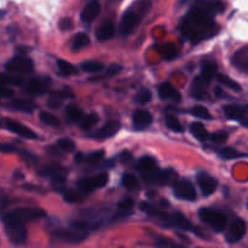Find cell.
Wrapping results in <instances>:
<instances>
[{
    "instance_id": "cell-50",
    "label": "cell",
    "mask_w": 248,
    "mask_h": 248,
    "mask_svg": "<svg viewBox=\"0 0 248 248\" xmlns=\"http://www.w3.org/2000/svg\"><path fill=\"white\" fill-rule=\"evenodd\" d=\"M103 157H104V152L103 150H98V152H93V153H91L90 155H87L86 161L89 162V164L97 165L102 161V159H103Z\"/></svg>"
},
{
    "instance_id": "cell-24",
    "label": "cell",
    "mask_w": 248,
    "mask_h": 248,
    "mask_svg": "<svg viewBox=\"0 0 248 248\" xmlns=\"http://www.w3.org/2000/svg\"><path fill=\"white\" fill-rule=\"evenodd\" d=\"M120 130V123L115 120H111L109 123H107L106 125L102 128H99L98 132L96 133V137L98 140H106V138L113 137L115 133L119 132Z\"/></svg>"
},
{
    "instance_id": "cell-31",
    "label": "cell",
    "mask_w": 248,
    "mask_h": 248,
    "mask_svg": "<svg viewBox=\"0 0 248 248\" xmlns=\"http://www.w3.org/2000/svg\"><path fill=\"white\" fill-rule=\"evenodd\" d=\"M89 44H90V38L86 33H78L77 35L74 36V39H73L72 48L74 51L81 50L82 47L87 46Z\"/></svg>"
},
{
    "instance_id": "cell-55",
    "label": "cell",
    "mask_w": 248,
    "mask_h": 248,
    "mask_svg": "<svg viewBox=\"0 0 248 248\" xmlns=\"http://www.w3.org/2000/svg\"><path fill=\"white\" fill-rule=\"evenodd\" d=\"M47 104L51 107V108H60V107L62 106V103H61V102L53 101V99H50Z\"/></svg>"
},
{
    "instance_id": "cell-28",
    "label": "cell",
    "mask_w": 248,
    "mask_h": 248,
    "mask_svg": "<svg viewBox=\"0 0 248 248\" xmlns=\"http://www.w3.org/2000/svg\"><path fill=\"white\" fill-rule=\"evenodd\" d=\"M0 84L6 85V86H9V85H12V86H22L24 84V79L18 77V75L0 73Z\"/></svg>"
},
{
    "instance_id": "cell-25",
    "label": "cell",
    "mask_w": 248,
    "mask_h": 248,
    "mask_svg": "<svg viewBox=\"0 0 248 248\" xmlns=\"http://www.w3.org/2000/svg\"><path fill=\"white\" fill-rule=\"evenodd\" d=\"M114 33H115V27H114L113 22L106 21L99 26L98 31H97V39L99 41L109 40L113 38Z\"/></svg>"
},
{
    "instance_id": "cell-8",
    "label": "cell",
    "mask_w": 248,
    "mask_h": 248,
    "mask_svg": "<svg viewBox=\"0 0 248 248\" xmlns=\"http://www.w3.org/2000/svg\"><path fill=\"white\" fill-rule=\"evenodd\" d=\"M173 194L177 199L184 201H195L196 190L193 183L188 179H181L176 183L173 188Z\"/></svg>"
},
{
    "instance_id": "cell-6",
    "label": "cell",
    "mask_w": 248,
    "mask_h": 248,
    "mask_svg": "<svg viewBox=\"0 0 248 248\" xmlns=\"http://www.w3.org/2000/svg\"><path fill=\"white\" fill-rule=\"evenodd\" d=\"M109 181V176L106 172H102V173L97 174L94 177H87V178L80 179L78 186H79V190H81L82 193L89 194L91 191L96 190V189L103 188L107 186Z\"/></svg>"
},
{
    "instance_id": "cell-35",
    "label": "cell",
    "mask_w": 248,
    "mask_h": 248,
    "mask_svg": "<svg viewBox=\"0 0 248 248\" xmlns=\"http://www.w3.org/2000/svg\"><path fill=\"white\" fill-rule=\"evenodd\" d=\"M85 193H82L81 190H74V189H69V190H65L64 194H63V199L64 201L69 203L79 202L84 199Z\"/></svg>"
},
{
    "instance_id": "cell-44",
    "label": "cell",
    "mask_w": 248,
    "mask_h": 248,
    "mask_svg": "<svg viewBox=\"0 0 248 248\" xmlns=\"http://www.w3.org/2000/svg\"><path fill=\"white\" fill-rule=\"evenodd\" d=\"M152 98L153 94L148 89H142L137 94H136V102H137L138 104H142V106L143 104L149 103V102L152 101Z\"/></svg>"
},
{
    "instance_id": "cell-37",
    "label": "cell",
    "mask_w": 248,
    "mask_h": 248,
    "mask_svg": "<svg viewBox=\"0 0 248 248\" xmlns=\"http://www.w3.org/2000/svg\"><path fill=\"white\" fill-rule=\"evenodd\" d=\"M165 123H166V126L170 128L171 131H173V132H183V126H182L181 121L178 120V118L174 115H166V118H165Z\"/></svg>"
},
{
    "instance_id": "cell-40",
    "label": "cell",
    "mask_w": 248,
    "mask_h": 248,
    "mask_svg": "<svg viewBox=\"0 0 248 248\" xmlns=\"http://www.w3.org/2000/svg\"><path fill=\"white\" fill-rule=\"evenodd\" d=\"M218 153H219L220 157H223V159H227V160L239 159V157L246 156L244 153L237 152V150L234 149V148H223V149L219 150Z\"/></svg>"
},
{
    "instance_id": "cell-32",
    "label": "cell",
    "mask_w": 248,
    "mask_h": 248,
    "mask_svg": "<svg viewBox=\"0 0 248 248\" xmlns=\"http://www.w3.org/2000/svg\"><path fill=\"white\" fill-rule=\"evenodd\" d=\"M216 79H217V81L219 82L220 85H223V86L229 87V89L234 90V91H241V86H240V85L237 84V82L235 81V80H232V78L228 77V75H225V74H217Z\"/></svg>"
},
{
    "instance_id": "cell-52",
    "label": "cell",
    "mask_w": 248,
    "mask_h": 248,
    "mask_svg": "<svg viewBox=\"0 0 248 248\" xmlns=\"http://www.w3.org/2000/svg\"><path fill=\"white\" fill-rule=\"evenodd\" d=\"M58 27L62 31H70L73 28V21L70 18H62L58 23Z\"/></svg>"
},
{
    "instance_id": "cell-36",
    "label": "cell",
    "mask_w": 248,
    "mask_h": 248,
    "mask_svg": "<svg viewBox=\"0 0 248 248\" xmlns=\"http://www.w3.org/2000/svg\"><path fill=\"white\" fill-rule=\"evenodd\" d=\"M58 70H60V74L62 75H75L78 73V69L72 64V63L67 62L64 60H58L57 61Z\"/></svg>"
},
{
    "instance_id": "cell-3",
    "label": "cell",
    "mask_w": 248,
    "mask_h": 248,
    "mask_svg": "<svg viewBox=\"0 0 248 248\" xmlns=\"http://www.w3.org/2000/svg\"><path fill=\"white\" fill-rule=\"evenodd\" d=\"M199 217L217 232H222L227 228V216L215 208H201L199 211Z\"/></svg>"
},
{
    "instance_id": "cell-42",
    "label": "cell",
    "mask_w": 248,
    "mask_h": 248,
    "mask_svg": "<svg viewBox=\"0 0 248 248\" xmlns=\"http://www.w3.org/2000/svg\"><path fill=\"white\" fill-rule=\"evenodd\" d=\"M191 114H193L194 116H196V118L205 119V120H211V119H212L210 110L203 106L194 107V108L191 109Z\"/></svg>"
},
{
    "instance_id": "cell-15",
    "label": "cell",
    "mask_w": 248,
    "mask_h": 248,
    "mask_svg": "<svg viewBox=\"0 0 248 248\" xmlns=\"http://www.w3.org/2000/svg\"><path fill=\"white\" fill-rule=\"evenodd\" d=\"M198 179V184L200 186L201 191L205 196H210L217 190V181H216L213 177H211L210 174H207L206 172H200L196 177Z\"/></svg>"
},
{
    "instance_id": "cell-12",
    "label": "cell",
    "mask_w": 248,
    "mask_h": 248,
    "mask_svg": "<svg viewBox=\"0 0 248 248\" xmlns=\"http://www.w3.org/2000/svg\"><path fill=\"white\" fill-rule=\"evenodd\" d=\"M50 84L51 80L48 78H34L26 84V91L34 96L44 94L50 90Z\"/></svg>"
},
{
    "instance_id": "cell-1",
    "label": "cell",
    "mask_w": 248,
    "mask_h": 248,
    "mask_svg": "<svg viewBox=\"0 0 248 248\" xmlns=\"http://www.w3.org/2000/svg\"><path fill=\"white\" fill-rule=\"evenodd\" d=\"M218 31L219 27L213 19V16L195 6L191 7L190 11L186 15L179 24V31L182 35L193 44L212 38L218 33Z\"/></svg>"
},
{
    "instance_id": "cell-9",
    "label": "cell",
    "mask_w": 248,
    "mask_h": 248,
    "mask_svg": "<svg viewBox=\"0 0 248 248\" xmlns=\"http://www.w3.org/2000/svg\"><path fill=\"white\" fill-rule=\"evenodd\" d=\"M40 176L46 177V178H50L51 182L53 183V186H63L67 181V171H65L63 167L60 166H45L40 170Z\"/></svg>"
},
{
    "instance_id": "cell-23",
    "label": "cell",
    "mask_w": 248,
    "mask_h": 248,
    "mask_svg": "<svg viewBox=\"0 0 248 248\" xmlns=\"http://www.w3.org/2000/svg\"><path fill=\"white\" fill-rule=\"evenodd\" d=\"M159 97L161 99H171L173 102H181L182 96L170 82H164L159 86Z\"/></svg>"
},
{
    "instance_id": "cell-27",
    "label": "cell",
    "mask_w": 248,
    "mask_h": 248,
    "mask_svg": "<svg viewBox=\"0 0 248 248\" xmlns=\"http://www.w3.org/2000/svg\"><path fill=\"white\" fill-rule=\"evenodd\" d=\"M190 131L194 136H195L196 140H201V142H205L208 138L211 137V135L208 133V131L206 130L205 126L201 123H193L190 125Z\"/></svg>"
},
{
    "instance_id": "cell-33",
    "label": "cell",
    "mask_w": 248,
    "mask_h": 248,
    "mask_svg": "<svg viewBox=\"0 0 248 248\" xmlns=\"http://www.w3.org/2000/svg\"><path fill=\"white\" fill-rule=\"evenodd\" d=\"M11 108L15 110L24 111V113H31L34 109V106L28 101H23V99H14L11 102Z\"/></svg>"
},
{
    "instance_id": "cell-10",
    "label": "cell",
    "mask_w": 248,
    "mask_h": 248,
    "mask_svg": "<svg viewBox=\"0 0 248 248\" xmlns=\"http://www.w3.org/2000/svg\"><path fill=\"white\" fill-rule=\"evenodd\" d=\"M246 229L247 228L245 220L241 219V218H236V219L232 220V224H230L225 239H227V241L229 242V244H236V242H239L240 240L245 236Z\"/></svg>"
},
{
    "instance_id": "cell-47",
    "label": "cell",
    "mask_w": 248,
    "mask_h": 248,
    "mask_svg": "<svg viewBox=\"0 0 248 248\" xmlns=\"http://www.w3.org/2000/svg\"><path fill=\"white\" fill-rule=\"evenodd\" d=\"M120 70H121V65H119V64H111V65H109L108 68H107L106 74L97 75V77H93V79H91V80H101V79H104V78H108V77H111V75L118 74V73L120 72Z\"/></svg>"
},
{
    "instance_id": "cell-18",
    "label": "cell",
    "mask_w": 248,
    "mask_h": 248,
    "mask_svg": "<svg viewBox=\"0 0 248 248\" xmlns=\"http://www.w3.org/2000/svg\"><path fill=\"white\" fill-rule=\"evenodd\" d=\"M198 9L202 10L206 14L211 15V16H215V15L220 14V12L224 11L225 4L222 1H208V0H199V1L195 2L194 5Z\"/></svg>"
},
{
    "instance_id": "cell-48",
    "label": "cell",
    "mask_w": 248,
    "mask_h": 248,
    "mask_svg": "<svg viewBox=\"0 0 248 248\" xmlns=\"http://www.w3.org/2000/svg\"><path fill=\"white\" fill-rule=\"evenodd\" d=\"M228 133L224 132V131H218V132H215L211 135V140H212L213 143L216 144H224L225 142L228 140Z\"/></svg>"
},
{
    "instance_id": "cell-53",
    "label": "cell",
    "mask_w": 248,
    "mask_h": 248,
    "mask_svg": "<svg viewBox=\"0 0 248 248\" xmlns=\"http://www.w3.org/2000/svg\"><path fill=\"white\" fill-rule=\"evenodd\" d=\"M0 152H2V153H15V152H16V149H15L12 145L0 144Z\"/></svg>"
},
{
    "instance_id": "cell-22",
    "label": "cell",
    "mask_w": 248,
    "mask_h": 248,
    "mask_svg": "<svg viewBox=\"0 0 248 248\" xmlns=\"http://www.w3.org/2000/svg\"><path fill=\"white\" fill-rule=\"evenodd\" d=\"M137 169L140 170V172L142 173V177H145L156 172L157 170H159V167H157V162L154 157L143 156L140 157V161H138Z\"/></svg>"
},
{
    "instance_id": "cell-38",
    "label": "cell",
    "mask_w": 248,
    "mask_h": 248,
    "mask_svg": "<svg viewBox=\"0 0 248 248\" xmlns=\"http://www.w3.org/2000/svg\"><path fill=\"white\" fill-rule=\"evenodd\" d=\"M39 118H40L41 123H44L47 126H51V127H60L61 125V121L58 120L57 116H55L51 113H47V111H41Z\"/></svg>"
},
{
    "instance_id": "cell-51",
    "label": "cell",
    "mask_w": 248,
    "mask_h": 248,
    "mask_svg": "<svg viewBox=\"0 0 248 248\" xmlns=\"http://www.w3.org/2000/svg\"><path fill=\"white\" fill-rule=\"evenodd\" d=\"M12 96H14V91L11 87L0 84V98H10Z\"/></svg>"
},
{
    "instance_id": "cell-57",
    "label": "cell",
    "mask_w": 248,
    "mask_h": 248,
    "mask_svg": "<svg viewBox=\"0 0 248 248\" xmlns=\"http://www.w3.org/2000/svg\"><path fill=\"white\" fill-rule=\"evenodd\" d=\"M244 110L246 111V114L248 115V106H245V107H244Z\"/></svg>"
},
{
    "instance_id": "cell-41",
    "label": "cell",
    "mask_w": 248,
    "mask_h": 248,
    "mask_svg": "<svg viewBox=\"0 0 248 248\" xmlns=\"http://www.w3.org/2000/svg\"><path fill=\"white\" fill-rule=\"evenodd\" d=\"M56 147L65 153H72V152H74L77 145H75L74 140H69V138H62V140H58L57 144H56Z\"/></svg>"
},
{
    "instance_id": "cell-5",
    "label": "cell",
    "mask_w": 248,
    "mask_h": 248,
    "mask_svg": "<svg viewBox=\"0 0 248 248\" xmlns=\"http://www.w3.org/2000/svg\"><path fill=\"white\" fill-rule=\"evenodd\" d=\"M9 215L16 220H18V222L26 224V223L31 222V220L41 219V218L45 217L46 212L43 208L39 207H22L11 211V212H9Z\"/></svg>"
},
{
    "instance_id": "cell-43",
    "label": "cell",
    "mask_w": 248,
    "mask_h": 248,
    "mask_svg": "<svg viewBox=\"0 0 248 248\" xmlns=\"http://www.w3.org/2000/svg\"><path fill=\"white\" fill-rule=\"evenodd\" d=\"M97 121H98V115H97V114L94 113L89 114V115L85 116V118L81 120V128L86 131L91 130V128L96 125Z\"/></svg>"
},
{
    "instance_id": "cell-17",
    "label": "cell",
    "mask_w": 248,
    "mask_h": 248,
    "mask_svg": "<svg viewBox=\"0 0 248 248\" xmlns=\"http://www.w3.org/2000/svg\"><path fill=\"white\" fill-rule=\"evenodd\" d=\"M153 123V116L149 111L143 110V109H140V110L135 111L132 116V124L133 128L137 131L145 130L147 127H149Z\"/></svg>"
},
{
    "instance_id": "cell-26",
    "label": "cell",
    "mask_w": 248,
    "mask_h": 248,
    "mask_svg": "<svg viewBox=\"0 0 248 248\" xmlns=\"http://www.w3.org/2000/svg\"><path fill=\"white\" fill-rule=\"evenodd\" d=\"M217 70L218 65L216 63V61L206 60L201 63V74L205 75L208 79L212 80V78H215V75L217 77Z\"/></svg>"
},
{
    "instance_id": "cell-39",
    "label": "cell",
    "mask_w": 248,
    "mask_h": 248,
    "mask_svg": "<svg viewBox=\"0 0 248 248\" xmlns=\"http://www.w3.org/2000/svg\"><path fill=\"white\" fill-rule=\"evenodd\" d=\"M121 183H123V186H125L127 190L130 191H133V190H137L138 186H140V184H138V181L137 178H136L133 174H124L123 179H121Z\"/></svg>"
},
{
    "instance_id": "cell-16",
    "label": "cell",
    "mask_w": 248,
    "mask_h": 248,
    "mask_svg": "<svg viewBox=\"0 0 248 248\" xmlns=\"http://www.w3.org/2000/svg\"><path fill=\"white\" fill-rule=\"evenodd\" d=\"M224 114L230 120H235L245 127H248V115L244 110V107L227 106L224 107Z\"/></svg>"
},
{
    "instance_id": "cell-29",
    "label": "cell",
    "mask_w": 248,
    "mask_h": 248,
    "mask_svg": "<svg viewBox=\"0 0 248 248\" xmlns=\"http://www.w3.org/2000/svg\"><path fill=\"white\" fill-rule=\"evenodd\" d=\"M157 50H159V52L161 53L166 60H173V58H176L177 55H178V51H177L176 46L171 43L161 44Z\"/></svg>"
},
{
    "instance_id": "cell-19",
    "label": "cell",
    "mask_w": 248,
    "mask_h": 248,
    "mask_svg": "<svg viewBox=\"0 0 248 248\" xmlns=\"http://www.w3.org/2000/svg\"><path fill=\"white\" fill-rule=\"evenodd\" d=\"M99 10H101V5H99L98 1L93 0V1L87 2L84 9H82L81 14H80V18L84 23H91L99 15Z\"/></svg>"
},
{
    "instance_id": "cell-54",
    "label": "cell",
    "mask_w": 248,
    "mask_h": 248,
    "mask_svg": "<svg viewBox=\"0 0 248 248\" xmlns=\"http://www.w3.org/2000/svg\"><path fill=\"white\" fill-rule=\"evenodd\" d=\"M120 159H121V161L127 162L128 160H131V154L128 152H123L120 155Z\"/></svg>"
},
{
    "instance_id": "cell-13",
    "label": "cell",
    "mask_w": 248,
    "mask_h": 248,
    "mask_svg": "<svg viewBox=\"0 0 248 248\" xmlns=\"http://www.w3.org/2000/svg\"><path fill=\"white\" fill-rule=\"evenodd\" d=\"M5 126H6L7 130L16 133V135L21 136V137L28 138V140H35V138L38 137L34 131H31V128L24 126L23 124L18 123V121L12 120V119H6V120H5Z\"/></svg>"
},
{
    "instance_id": "cell-21",
    "label": "cell",
    "mask_w": 248,
    "mask_h": 248,
    "mask_svg": "<svg viewBox=\"0 0 248 248\" xmlns=\"http://www.w3.org/2000/svg\"><path fill=\"white\" fill-rule=\"evenodd\" d=\"M167 227L178 228V229L186 230V232H193L195 229L193 223L188 218L184 217L183 215H181V213H173V215H171Z\"/></svg>"
},
{
    "instance_id": "cell-2",
    "label": "cell",
    "mask_w": 248,
    "mask_h": 248,
    "mask_svg": "<svg viewBox=\"0 0 248 248\" xmlns=\"http://www.w3.org/2000/svg\"><path fill=\"white\" fill-rule=\"evenodd\" d=\"M4 222L5 232L10 241L15 245H23L27 240V228L26 224L18 222L14 217L9 215V212L5 213L2 217Z\"/></svg>"
},
{
    "instance_id": "cell-7",
    "label": "cell",
    "mask_w": 248,
    "mask_h": 248,
    "mask_svg": "<svg viewBox=\"0 0 248 248\" xmlns=\"http://www.w3.org/2000/svg\"><path fill=\"white\" fill-rule=\"evenodd\" d=\"M87 235H89V232L75 229V228H72V229L60 228V229H56L53 232V236L56 239L61 240L63 242H68V244H80V242L86 239Z\"/></svg>"
},
{
    "instance_id": "cell-49",
    "label": "cell",
    "mask_w": 248,
    "mask_h": 248,
    "mask_svg": "<svg viewBox=\"0 0 248 248\" xmlns=\"http://www.w3.org/2000/svg\"><path fill=\"white\" fill-rule=\"evenodd\" d=\"M155 245L157 248H181L178 245L172 242L171 240L166 239V237H157Z\"/></svg>"
},
{
    "instance_id": "cell-45",
    "label": "cell",
    "mask_w": 248,
    "mask_h": 248,
    "mask_svg": "<svg viewBox=\"0 0 248 248\" xmlns=\"http://www.w3.org/2000/svg\"><path fill=\"white\" fill-rule=\"evenodd\" d=\"M133 206H135V201L131 198H126L118 203V210L120 211L121 213H127L132 211Z\"/></svg>"
},
{
    "instance_id": "cell-30",
    "label": "cell",
    "mask_w": 248,
    "mask_h": 248,
    "mask_svg": "<svg viewBox=\"0 0 248 248\" xmlns=\"http://www.w3.org/2000/svg\"><path fill=\"white\" fill-rule=\"evenodd\" d=\"M81 70L86 73H99L104 69V64L101 62H97V61H86V62H82L80 64Z\"/></svg>"
},
{
    "instance_id": "cell-34",
    "label": "cell",
    "mask_w": 248,
    "mask_h": 248,
    "mask_svg": "<svg viewBox=\"0 0 248 248\" xmlns=\"http://www.w3.org/2000/svg\"><path fill=\"white\" fill-rule=\"evenodd\" d=\"M65 115H67L68 120L73 121V123H77V121L82 120V110L77 106H67L65 108Z\"/></svg>"
},
{
    "instance_id": "cell-56",
    "label": "cell",
    "mask_w": 248,
    "mask_h": 248,
    "mask_svg": "<svg viewBox=\"0 0 248 248\" xmlns=\"http://www.w3.org/2000/svg\"><path fill=\"white\" fill-rule=\"evenodd\" d=\"M82 159H84V156H82L81 153H78V154L75 155V161L77 162H81Z\"/></svg>"
},
{
    "instance_id": "cell-14",
    "label": "cell",
    "mask_w": 248,
    "mask_h": 248,
    "mask_svg": "<svg viewBox=\"0 0 248 248\" xmlns=\"http://www.w3.org/2000/svg\"><path fill=\"white\" fill-rule=\"evenodd\" d=\"M211 81H212V80L206 78L205 75H198V77L194 79L193 84H191V94H193L194 98H206V92H207V87Z\"/></svg>"
},
{
    "instance_id": "cell-4",
    "label": "cell",
    "mask_w": 248,
    "mask_h": 248,
    "mask_svg": "<svg viewBox=\"0 0 248 248\" xmlns=\"http://www.w3.org/2000/svg\"><path fill=\"white\" fill-rule=\"evenodd\" d=\"M9 73H16V74H27L33 72L34 63L29 57L24 55H17L9 61L5 65Z\"/></svg>"
},
{
    "instance_id": "cell-20",
    "label": "cell",
    "mask_w": 248,
    "mask_h": 248,
    "mask_svg": "<svg viewBox=\"0 0 248 248\" xmlns=\"http://www.w3.org/2000/svg\"><path fill=\"white\" fill-rule=\"evenodd\" d=\"M232 63L237 70L244 73H248V45L240 48L234 53L232 58Z\"/></svg>"
},
{
    "instance_id": "cell-11",
    "label": "cell",
    "mask_w": 248,
    "mask_h": 248,
    "mask_svg": "<svg viewBox=\"0 0 248 248\" xmlns=\"http://www.w3.org/2000/svg\"><path fill=\"white\" fill-rule=\"evenodd\" d=\"M140 15L137 11H135V10H128V11L124 14L123 19H121L120 33L123 35H127L140 24Z\"/></svg>"
},
{
    "instance_id": "cell-46",
    "label": "cell",
    "mask_w": 248,
    "mask_h": 248,
    "mask_svg": "<svg viewBox=\"0 0 248 248\" xmlns=\"http://www.w3.org/2000/svg\"><path fill=\"white\" fill-rule=\"evenodd\" d=\"M51 97L55 99H65V98H74V93L69 89L58 90V91H51Z\"/></svg>"
}]
</instances>
